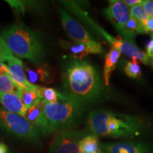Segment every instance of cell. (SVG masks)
<instances>
[{
  "label": "cell",
  "mask_w": 153,
  "mask_h": 153,
  "mask_svg": "<svg viewBox=\"0 0 153 153\" xmlns=\"http://www.w3.org/2000/svg\"><path fill=\"white\" fill-rule=\"evenodd\" d=\"M123 1L125 2L126 4L129 7V8L130 7H133V6L143 3V1H140V0H133V1H131V0H126V1Z\"/></svg>",
  "instance_id": "29"
},
{
  "label": "cell",
  "mask_w": 153,
  "mask_h": 153,
  "mask_svg": "<svg viewBox=\"0 0 153 153\" xmlns=\"http://www.w3.org/2000/svg\"><path fill=\"white\" fill-rule=\"evenodd\" d=\"M144 29L145 33H153V19L149 18L148 22L144 26Z\"/></svg>",
  "instance_id": "27"
},
{
  "label": "cell",
  "mask_w": 153,
  "mask_h": 153,
  "mask_svg": "<svg viewBox=\"0 0 153 153\" xmlns=\"http://www.w3.org/2000/svg\"><path fill=\"white\" fill-rule=\"evenodd\" d=\"M130 13H131V16L135 19L143 24L144 27L145 24L148 22L149 17L146 14L145 11L143 9L142 4H138L133 6L130 7Z\"/></svg>",
  "instance_id": "24"
},
{
  "label": "cell",
  "mask_w": 153,
  "mask_h": 153,
  "mask_svg": "<svg viewBox=\"0 0 153 153\" xmlns=\"http://www.w3.org/2000/svg\"><path fill=\"white\" fill-rule=\"evenodd\" d=\"M150 62L152 63V66H153V60H151V61H150Z\"/></svg>",
  "instance_id": "34"
},
{
  "label": "cell",
  "mask_w": 153,
  "mask_h": 153,
  "mask_svg": "<svg viewBox=\"0 0 153 153\" xmlns=\"http://www.w3.org/2000/svg\"><path fill=\"white\" fill-rule=\"evenodd\" d=\"M151 37H152V39H151V40H152V41H153V33H151Z\"/></svg>",
  "instance_id": "33"
},
{
  "label": "cell",
  "mask_w": 153,
  "mask_h": 153,
  "mask_svg": "<svg viewBox=\"0 0 153 153\" xmlns=\"http://www.w3.org/2000/svg\"><path fill=\"white\" fill-rule=\"evenodd\" d=\"M147 55L150 58V61L153 60V41L152 40L147 45Z\"/></svg>",
  "instance_id": "28"
},
{
  "label": "cell",
  "mask_w": 153,
  "mask_h": 153,
  "mask_svg": "<svg viewBox=\"0 0 153 153\" xmlns=\"http://www.w3.org/2000/svg\"><path fill=\"white\" fill-rule=\"evenodd\" d=\"M64 6L69 9L72 13L82 19L88 26L92 29L96 33L98 34L104 38L111 45L112 48L119 51L120 53L127 55L128 57L135 59L137 61H140L145 65H149L150 60L147 55V53L140 51L133 43L127 41L126 40H122L120 38H115L109 33H106L105 30L101 28L99 25H97L90 17L88 16L87 13L79 7L74 1H67L64 3Z\"/></svg>",
  "instance_id": "5"
},
{
  "label": "cell",
  "mask_w": 153,
  "mask_h": 153,
  "mask_svg": "<svg viewBox=\"0 0 153 153\" xmlns=\"http://www.w3.org/2000/svg\"><path fill=\"white\" fill-rule=\"evenodd\" d=\"M59 14L63 29L73 42L87 45L91 50L92 54H100L103 52V48L101 43L96 41L90 33L79 22L72 18L62 9L59 10Z\"/></svg>",
  "instance_id": "7"
},
{
  "label": "cell",
  "mask_w": 153,
  "mask_h": 153,
  "mask_svg": "<svg viewBox=\"0 0 153 153\" xmlns=\"http://www.w3.org/2000/svg\"><path fill=\"white\" fill-rule=\"evenodd\" d=\"M21 100L26 109L35 106L39 101H41V97L38 92V89H30V88H24L22 89L20 94Z\"/></svg>",
  "instance_id": "20"
},
{
  "label": "cell",
  "mask_w": 153,
  "mask_h": 153,
  "mask_svg": "<svg viewBox=\"0 0 153 153\" xmlns=\"http://www.w3.org/2000/svg\"><path fill=\"white\" fill-rule=\"evenodd\" d=\"M87 126L91 134L97 136L131 137L142 131L143 121L137 116L97 110L89 114Z\"/></svg>",
  "instance_id": "2"
},
{
  "label": "cell",
  "mask_w": 153,
  "mask_h": 153,
  "mask_svg": "<svg viewBox=\"0 0 153 153\" xmlns=\"http://www.w3.org/2000/svg\"><path fill=\"white\" fill-rule=\"evenodd\" d=\"M63 94L84 105L99 99L104 84L94 66L88 61L72 58L66 63L62 74Z\"/></svg>",
  "instance_id": "1"
},
{
  "label": "cell",
  "mask_w": 153,
  "mask_h": 153,
  "mask_svg": "<svg viewBox=\"0 0 153 153\" xmlns=\"http://www.w3.org/2000/svg\"><path fill=\"white\" fill-rule=\"evenodd\" d=\"M100 148L105 153H152L147 144L134 141L104 143Z\"/></svg>",
  "instance_id": "10"
},
{
  "label": "cell",
  "mask_w": 153,
  "mask_h": 153,
  "mask_svg": "<svg viewBox=\"0 0 153 153\" xmlns=\"http://www.w3.org/2000/svg\"><path fill=\"white\" fill-rule=\"evenodd\" d=\"M25 73L28 82L33 85L36 83H49L51 82V72L43 65H36L34 68H27L24 66Z\"/></svg>",
  "instance_id": "14"
},
{
  "label": "cell",
  "mask_w": 153,
  "mask_h": 153,
  "mask_svg": "<svg viewBox=\"0 0 153 153\" xmlns=\"http://www.w3.org/2000/svg\"><path fill=\"white\" fill-rule=\"evenodd\" d=\"M38 91L41 95V100L45 104L56 103L60 99V92H58L56 89H53V88L39 86L38 88Z\"/></svg>",
  "instance_id": "22"
},
{
  "label": "cell",
  "mask_w": 153,
  "mask_h": 153,
  "mask_svg": "<svg viewBox=\"0 0 153 153\" xmlns=\"http://www.w3.org/2000/svg\"><path fill=\"white\" fill-rule=\"evenodd\" d=\"M0 128L17 137L32 143L41 144V132L21 115L9 112L0 106Z\"/></svg>",
  "instance_id": "6"
},
{
  "label": "cell",
  "mask_w": 153,
  "mask_h": 153,
  "mask_svg": "<svg viewBox=\"0 0 153 153\" xmlns=\"http://www.w3.org/2000/svg\"><path fill=\"white\" fill-rule=\"evenodd\" d=\"M0 51H3V52L6 55H8V56H12V55H14L13 53L11 52L10 50L9 49V48L7 47V44H6L5 41H4L1 35H0Z\"/></svg>",
  "instance_id": "26"
},
{
  "label": "cell",
  "mask_w": 153,
  "mask_h": 153,
  "mask_svg": "<svg viewBox=\"0 0 153 153\" xmlns=\"http://www.w3.org/2000/svg\"><path fill=\"white\" fill-rule=\"evenodd\" d=\"M44 105L45 103L41 100L35 106L27 108L24 113V117L37 128L42 135H48V123L44 111Z\"/></svg>",
  "instance_id": "12"
},
{
  "label": "cell",
  "mask_w": 153,
  "mask_h": 153,
  "mask_svg": "<svg viewBox=\"0 0 153 153\" xmlns=\"http://www.w3.org/2000/svg\"><path fill=\"white\" fill-rule=\"evenodd\" d=\"M12 10L17 15L24 14L29 10H40L42 4L33 1H7Z\"/></svg>",
  "instance_id": "18"
},
{
  "label": "cell",
  "mask_w": 153,
  "mask_h": 153,
  "mask_svg": "<svg viewBox=\"0 0 153 153\" xmlns=\"http://www.w3.org/2000/svg\"><path fill=\"white\" fill-rule=\"evenodd\" d=\"M88 131L70 130L55 133L50 145L49 153H81L79 143Z\"/></svg>",
  "instance_id": "8"
},
{
  "label": "cell",
  "mask_w": 153,
  "mask_h": 153,
  "mask_svg": "<svg viewBox=\"0 0 153 153\" xmlns=\"http://www.w3.org/2000/svg\"><path fill=\"white\" fill-rule=\"evenodd\" d=\"M13 56V55H12ZM11 56H8L7 55H6L3 51H0V62H4L7 61L9 57Z\"/></svg>",
  "instance_id": "32"
},
{
  "label": "cell",
  "mask_w": 153,
  "mask_h": 153,
  "mask_svg": "<svg viewBox=\"0 0 153 153\" xmlns=\"http://www.w3.org/2000/svg\"><path fill=\"white\" fill-rule=\"evenodd\" d=\"M60 44L61 48L66 51L72 58L76 60H83L87 55L91 53L89 48L84 43L60 41Z\"/></svg>",
  "instance_id": "15"
},
{
  "label": "cell",
  "mask_w": 153,
  "mask_h": 153,
  "mask_svg": "<svg viewBox=\"0 0 153 153\" xmlns=\"http://www.w3.org/2000/svg\"><path fill=\"white\" fill-rule=\"evenodd\" d=\"M48 135L70 131L79 123L85 105L60 92L56 103L44 105Z\"/></svg>",
  "instance_id": "4"
},
{
  "label": "cell",
  "mask_w": 153,
  "mask_h": 153,
  "mask_svg": "<svg viewBox=\"0 0 153 153\" xmlns=\"http://www.w3.org/2000/svg\"><path fill=\"white\" fill-rule=\"evenodd\" d=\"M104 12L107 19L120 33L123 30L126 22L131 18L129 7L123 1H110L109 6L105 9Z\"/></svg>",
  "instance_id": "9"
},
{
  "label": "cell",
  "mask_w": 153,
  "mask_h": 153,
  "mask_svg": "<svg viewBox=\"0 0 153 153\" xmlns=\"http://www.w3.org/2000/svg\"><path fill=\"white\" fill-rule=\"evenodd\" d=\"M79 146L81 153H99L101 151L98 137L91 133L80 140Z\"/></svg>",
  "instance_id": "19"
},
{
  "label": "cell",
  "mask_w": 153,
  "mask_h": 153,
  "mask_svg": "<svg viewBox=\"0 0 153 153\" xmlns=\"http://www.w3.org/2000/svg\"><path fill=\"white\" fill-rule=\"evenodd\" d=\"M143 7L149 18L153 19V1H143Z\"/></svg>",
  "instance_id": "25"
},
{
  "label": "cell",
  "mask_w": 153,
  "mask_h": 153,
  "mask_svg": "<svg viewBox=\"0 0 153 153\" xmlns=\"http://www.w3.org/2000/svg\"><path fill=\"white\" fill-rule=\"evenodd\" d=\"M0 104L5 110L24 116L26 108L23 104L19 95L0 91Z\"/></svg>",
  "instance_id": "13"
},
{
  "label": "cell",
  "mask_w": 153,
  "mask_h": 153,
  "mask_svg": "<svg viewBox=\"0 0 153 153\" xmlns=\"http://www.w3.org/2000/svg\"><path fill=\"white\" fill-rule=\"evenodd\" d=\"M99 153H104V152H102V151H100V152H99Z\"/></svg>",
  "instance_id": "35"
},
{
  "label": "cell",
  "mask_w": 153,
  "mask_h": 153,
  "mask_svg": "<svg viewBox=\"0 0 153 153\" xmlns=\"http://www.w3.org/2000/svg\"><path fill=\"white\" fill-rule=\"evenodd\" d=\"M22 88L17 85L9 73L0 74V91L3 93L19 95Z\"/></svg>",
  "instance_id": "21"
},
{
  "label": "cell",
  "mask_w": 153,
  "mask_h": 153,
  "mask_svg": "<svg viewBox=\"0 0 153 153\" xmlns=\"http://www.w3.org/2000/svg\"><path fill=\"white\" fill-rule=\"evenodd\" d=\"M1 35L14 56L26 59L36 65L43 62L45 56L43 38L36 30L19 23L4 28Z\"/></svg>",
  "instance_id": "3"
},
{
  "label": "cell",
  "mask_w": 153,
  "mask_h": 153,
  "mask_svg": "<svg viewBox=\"0 0 153 153\" xmlns=\"http://www.w3.org/2000/svg\"><path fill=\"white\" fill-rule=\"evenodd\" d=\"M9 73V68L4 62H0V74Z\"/></svg>",
  "instance_id": "31"
},
{
  "label": "cell",
  "mask_w": 153,
  "mask_h": 153,
  "mask_svg": "<svg viewBox=\"0 0 153 153\" xmlns=\"http://www.w3.org/2000/svg\"><path fill=\"white\" fill-rule=\"evenodd\" d=\"M0 153H11V152L5 143H0Z\"/></svg>",
  "instance_id": "30"
},
{
  "label": "cell",
  "mask_w": 153,
  "mask_h": 153,
  "mask_svg": "<svg viewBox=\"0 0 153 153\" xmlns=\"http://www.w3.org/2000/svg\"><path fill=\"white\" fill-rule=\"evenodd\" d=\"M138 33H145L144 27L140 22L131 16L124 26L120 34L123 36L126 41L133 43L134 38Z\"/></svg>",
  "instance_id": "17"
},
{
  "label": "cell",
  "mask_w": 153,
  "mask_h": 153,
  "mask_svg": "<svg viewBox=\"0 0 153 153\" xmlns=\"http://www.w3.org/2000/svg\"><path fill=\"white\" fill-rule=\"evenodd\" d=\"M121 53L118 50L111 48L108 53L106 55L104 67V72H103V78L104 80V85L106 86L109 85V79L111 78L112 72L116 68L118 60L119 59Z\"/></svg>",
  "instance_id": "16"
},
{
  "label": "cell",
  "mask_w": 153,
  "mask_h": 153,
  "mask_svg": "<svg viewBox=\"0 0 153 153\" xmlns=\"http://www.w3.org/2000/svg\"><path fill=\"white\" fill-rule=\"evenodd\" d=\"M6 62L9 68V74L12 79L16 82L22 89L30 88L36 89L39 86L33 85L30 84L26 77L25 73L24 66L23 65L22 61L14 55L9 57Z\"/></svg>",
  "instance_id": "11"
},
{
  "label": "cell",
  "mask_w": 153,
  "mask_h": 153,
  "mask_svg": "<svg viewBox=\"0 0 153 153\" xmlns=\"http://www.w3.org/2000/svg\"><path fill=\"white\" fill-rule=\"evenodd\" d=\"M124 71L128 76L134 79H138L142 76L138 61L135 59H132V60L127 62L124 68Z\"/></svg>",
  "instance_id": "23"
}]
</instances>
